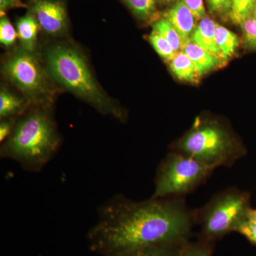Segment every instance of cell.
<instances>
[{"instance_id":"6da1fadb","label":"cell","mask_w":256,"mask_h":256,"mask_svg":"<svg viewBox=\"0 0 256 256\" xmlns=\"http://www.w3.org/2000/svg\"><path fill=\"white\" fill-rule=\"evenodd\" d=\"M97 212V222L87 239L90 250L102 256L183 244L188 242L195 224L194 212L181 197L134 202L116 194Z\"/></svg>"},{"instance_id":"7a4b0ae2","label":"cell","mask_w":256,"mask_h":256,"mask_svg":"<svg viewBox=\"0 0 256 256\" xmlns=\"http://www.w3.org/2000/svg\"><path fill=\"white\" fill-rule=\"evenodd\" d=\"M60 142L50 114L44 110H35L16 122L10 137L3 142L0 156L16 162L26 171L38 172L54 156Z\"/></svg>"},{"instance_id":"3957f363","label":"cell","mask_w":256,"mask_h":256,"mask_svg":"<svg viewBox=\"0 0 256 256\" xmlns=\"http://www.w3.org/2000/svg\"><path fill=\"white\" fill-rule=\"evenodd\" d=\"M46 63L54 78L62 86L92 104L104 114L124 120V114L101 90L84 57L70 47L56 46L47 52Z\"/></svg>"},{"instance_id":"277c9868","label":"cell","mask_w":256,"mask_h":256,"mask_svg":"<svg viewBox=\"0 0 256 256\" xmlns=\"http://www.w3.org/2000/svg\"><path fill=\"white\" fill-rule=\"evenodd\" d=\"M174 150L214 170L220 166H232L245 154L244 148L216 121L197 124L176 143Z\"/></svg>"},{"instance_id":"5b68a950","label":"cell","mask_w":256,"mask_h":256,"mask_svg":"<svg viewBox=\"0 0 256 256\" xmlns=\"http://www.w3.org/2000/svg\"><path fill=\"white\" fill-rule=\"evenodd\" d=\"M250 196L238 188H228L216 194L206 204L194 210L195 223L200 225V238L213 240L236 232L247 220Z\"/></svg>"},{"instance_id":"8992f818","label":"cell","mask_w":256,"mask_h":256,"mask_svg":"<svg viewBox=\"0 0 256 256\" xmlns=\"http://www.w3.org/2000/svg\"><path fill=\"white\" fill-rule=\"evenodd\" d=\"M214 170L191 156L173 151L158 166L152 197H181L206 182Z\"/></svg>"},{"instance_id":"52a82bcc","label":"cell","mask_w":256,"mask_h":256,"mask_svg":"<svg viewBox=\"0 0 256 256\" xmlns=\"http://www.w3.org/2000/svg\"><path fill=\"white\" fill-rule=\"evenodd\" d=\"M3 72L32 102L44 98L48 86L44 72L36 58L25 50L10 56L3 66Z\"/></svg>"},{"instance_id":"ba28073f","label":"cell","mask_w":256,"mask_h":256,"mask_svg":"<svg viewBox=\"0 0 256 256\" xmlns=\"http://www.w3.org/2000/svg\"><path fill=\"white\" fill-rule=\"evenodd\" d=\"M32 11L40 28L48 34H60L66 26V13L60 2L38 0Z\"/></svg>"},{"instance_id":"9c48e42d","label":"cell","mask_w":256,"mask_h":256,"mask_svg":"<svg viewBox=\"0 0 256 256\" xmlns=\"http://www.w3.org/2000/svg\"><path fill=\"white\" fill-rule=\"evenodd\" d=\"M164 18L170 22L181 37L184 44L191 40L196 28V18L190 8L182 0H178L165 14Z\"/></svg>"},{"instance_id":"30bf717a","label":"cell","mask_w":256,"mask_h":256,"mask_svg":"<svg viewBox=\"0 0 256 256\" xmlns=\"http://www.w3.org/2000/svg\"><path fill=\"white\" fill-rule=\"evenodd\" d=\"M217 24L208 16H204L200 20L194 31L192 34L191 41L212 55L220 58V50L216 42V30Z\"/></svg>"},{"instance_id":"8fae6325","label":"cell","mask_w":256,"mask_h":256,"mask_svg":"<svg viewBox=\"0 0 256 256\" xmlns=\"http://www.w3.org/2000/svg\"><path fill=\"white\" fill-rule=\"evenodd\" d=\"M182 50L190 57L200 76L210 72L220 64V58L212 55L191 40L183 45Z\"/></svg>"},{"instance_id":"7c38bea8","label":"cell","mask_w":256,"mask_h":256,"mask_svg":"<svg viewBox=\"0 0 256 256\" xmlns=\"http://www.w3.org/2000/svg\"><path fill=\"white\" fill-rule=\"evenodd\" d=\"M34 15L26 14L16 23V32L24 50L33 52L36 46L37 35L40 28Z\"/></svg>"},{"instance_id":"4fadbf2b","label":"cell","mask_w":256,"mask_h":256,"mask_svg":"<svg viewBox=\"0 0 256 256\" xmlns=\"http://www.w3.org/2000/svg\"><path fill=\"white\" fill-rule=\"evenodd\" d=\"M170 68L176 78L185 82H195L200 78V74L194 64L182 50L178 52L170 60Z\"/></svg>"},{"instance_id":"5bb4252c","label":"cell","mask_w":256,"mask_h":256,"mask_svg":"<svg viewBox=\"0 0 256 256\" xmlns=\"http://www.w3.org/2000/svg\"><path fill=\"white\" fill-rule=\"evenodd\" d=\"M186 242L165 246L131 249L102 256H178L182 248Z\"/></svg>"},{"instance_id":"9a60e30c","label":"cell","mask_w":256,"mask_h":256,"mask_svg":"<svg viewBox=\"0 0 256 256\" xmlns=\"http://www.w3.org/2000/svg\"><path fill=\"white\" fill-rule=\"evenodd\" d=\"M216 42L223 58H228L235 53L239 45L238 37L228 28L216 25Z\"/></svg>"},{"instance_id":"2e32d148","label":"cell","mask_w":256,"mask_h":256,"mask_svg":"<svg viewBox=\"0 0 256 256\" xmlns=\"http://www.w3.org/2000/svg\"><path fill=\"white\" fill-rule=\"evenodd\" d=\"M25 109L24 100L5 90L0 92V117L1 119L15 117Z\"/></svg>"},{"instance_id":"e0dca14e","label":"cell","mask_w":256,"mask_h":256,"mask_svg":"<svg viewBox=\"0 0 256 256\" xmlns=\"http://www.w3.org/2000/svg\"><path fill=\"white\" fill-rule=\"evenodd\" d=\"M153 30L164 37L176 52L182 50L184 43L181 37L172 25L165 18H160L153 24Z\"/></svg>"},{"instance_id":"ac0fdd59","label":"cell","mask_w":256,"mask_h":256,"mask_svg":"<svg viewBox=\"0 0 256 256\" xmlns=\"http://www.w3.org/2000/svg\"><path fill=\"white\" fill-rule=\"evenodd\" d=\"M214 242L202 238L196 242L188 240L182 248L178 256H212Z\"/></svg>"},{"instance_id":"d6986e66","label":"cell","mask_w":256,"mask_h":256,"mask_svg":"<svg viewBox=\"0 0 256 256\" xmlns=\"http://www.w3.org/2000/svg\"><path fill=\"white\" fill-rule=\"evenodd\" d=\"M230 18L235 24H240L252 16L256 0H230Z\"/></svg>"},{"instance_id":"ffe728a7","label":"cell","mask_w":256,"mask_h":256,"mask_svg":"<svg viewBox=\"0 0 256 256\" xmlns=\"http://www.w3.org/2000/svg\"><path fill=\"white\" fill-rule=\"evenodd\" d=\"M149 40L156 53L165 60H172L174 56L178 54L169 42L154 30L150 35Z\"/></svg>"},{"instance_id":"44dd1931","label":"cell","mask_w":256,"mask_h":256,"mask_svg":"<svg viewBox=\"0 0 256 256\" xmlns=\"http://www.w3.org/2000/svg\"><path fill=\"white\" fill-rule=\"evenodd\" d=\"M133 13L142 20H146L156 10L158 0H124Z\"/></svg>"},{"instance_id":"7402d4cb","label":"cell","mask_w":256,"mask_h":256,"mask_svg":"<svg viewBox=\"0 0 256 256\" xmlns=\"http://www.w3.org/2000/svg\"><path fill=\"white\" fill-rule=\"evenodd\" d=\"M18 32L6 16L0 20V42L3 46H12L18 38Z\"/></svg>"},{"instance_id":"603a6c76","label":"cell","mask_w":256,"mask_h":256,"mask_svg":"<svg viewBox=\"0 0 256 256\" xmlns=\"http://www.w3.org/2000/svg\"><path fill=\"white\" fill-rule=\"evenodd\" d=\"M240 26L244 45L248 48L256 50V20L250 16L242 22Z\"/></svg>"},{"instance_id":"cb8c5ba5","label":"cell","mask_w":256,"mask_h":256,"mask_svg":"<svg viewBox=\"0 0 256 256\" xmlns=\"http://www.w3.org/2000/svg\"><path fill=\"white\" fill-rule=\"evenodd\" d=\"M210 11L212 14L220 15L230 14L232 3L230 0H206Z\"/></svg>"},{"instance_id":"d4e9b609","label":"cell","mask_w":256,"mask_h":256,"mask_svg":"<svg viewBox=\"0 0 256 256\" xmlns=\"http://www.w3.org/2000/svg\"><path fill=\"white\" fill-rule=\"evenodd\" d=\"M236 232L242 234L246 238L256 245V223L252 220H246L237 228Z\"/></svg>"},{"instance_id":"484cf974","label":"cell","mask_w":256,"mask_h":256,"mask_svg":"<svg viewBox=\"0 0 256 256\" xmlns=\"http://www.w3.org/2000/svg\"><path fill=\"white\" fill-rule=\"evenodd\" d=\"M185 4L190 8L196 21H200L206 16V10L203 0H182Z\"/></svg>"},{"instance_id":"4316f807","label":"cell","mask_w":256,"mask_h":256,"mask_svg":"<svg viewBox=\"0 0 256 256\" xmlns=\"http://www.w3.org/2000/svg\"><path fill=\"white\" fill-rule=\"evenodd\" d=\"M16 122L13 118L2 119L0 124V141L4 142L12 132Z\"/></svg>"},{"instance_id":"83f0119b","label":"cell","mask_w":256,"mask_h":256,"mask_svg":"<svg viewBox=\"0 0 256 256\" xmlns=\"http://www.w3.org/2000/svg\"><path fill=\"white\" fill-rule=\"evenodd\" d=\"M26 5L22 2L20 0H0V11L1 16H4L6 10L13 8H25Z\"/></svg>"},{"instance_id":"f1b7e54d","label":"cell","mask_w":256,"mask_h":256,"mask_svg":"<svg viewBox=\"0 0 256 256\" xmlns=\"http://www.w3.org/2000/svg\"><path fill=\"white\" fill-rule=\"evenodd\" d=\"M247 220H252V222H256V210L250 208V210H249L248 214Z\"/></svg>"},{"instance_id":"f546056e","label":"cell","mask_w":256,"mask_h":256,"mask_svg":"<svg viewBox=\"0 0 256 256\" xmlns=\"http://www.w3.org/2000/svg\"><path fill=\"white\" fill-rule=\"evenodd\" d=\"M252 18L256 20V3L255 6H254V10H252Z\"/></svg>"},{"instance_id":"4dcf8cb0","label":"cell","mask_w":256,"mask_h":256,"mask_svg":"<svg viewBox=\"0 0 256 256\" xmlns=\"http://www.w3.org/2000/svg\"><path fill=\"white\" fill-rule=\"evenodd\" d=\"M162 2H170L174 1V0H160Z\"/></svg>"}]
</instances>
